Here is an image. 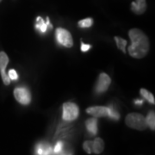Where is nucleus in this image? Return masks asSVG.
<instances>
[{"mask_svg": "<svg viewBox=\"0 0 155 155\" xmlns=\"http://www.w3.org/2000/svg\"><path fill=\"white\" fill-rule=\"evenodd\" d=\"M128 36L131 40V45L127 48L129 55L134 59L144 58L150 48L148 37L142 30L135 28L128 31Z\"/></svg>", "mask_w": 155, "mask_h": 155, "instance_id": "f257e3e1", "label": "nucleus"}, {"mask_svg": "<svg viewBox=\"0 0 155 155\" xmlns=\"http://www.w3.org/2000/svg\"><path fill=\"white\" fill-rule=\"evenodd\" d=\"M125 122L128 127L139 131H143L147 127L145 116L139 113L128 114L125 118Z\"/></svg>", "mask_w": 155, "mask_h": 155, "instance_id": "f03ea898", "label": "nucleus"}, {"mask_svg": "<svg viewBox=\"0 0 155 155\" xmlns=\"http://www.w3.org/2000/svg\"><path fill=\"white\" fill-rule=\"evenodd\" d=\"M79 115V109L74 103H65L63 104L62 119L66 122H72L76 120Z\"/></svg>", "mask_w": 155, "mask_h": 155, "instance_id": "7ed1b4c3", "label": "nucleus"}, {"mask_svg": "<svg viewBox=\"0 0 155 155\" xmlns=\"http://www.w3.org/2000/svg\"><path fill=\"white\" fill-rule=\"evenodd\" d=\"M56 41L66 48H72L73 46V39L71 33L66 28H58L55 31Z\"/></svg>", "mask_w": 155, "mask_h": 155, "instance_id": "20e7f679", "label": "nucleus"}, {"mask_svg": "<svg viewBox=\"0 0 155 155\" xmlns=\"http://www.w3.org/2000/svg\"><path fill=\"white\" fill-rule=\"evenodd\" d=\"M14 97L19 104L22 105H28L30 104L32 97L31 93L27 87L19 86L14 90Z\"/></svg>", "mask_w": 155, "mask_h": 155, "instance_id": "39448f33", "label": "nucleus"}, {"mask_svg": "<svg viewBox=\"0 0 155 155\" xmlns=\"http://www.w3.org/2000/svg\"><path fill=\"white\" fill-rule=\"evenodd\" d=\"M111 79L108 74L104 72L100 73L99 77L97 78V81L95 85V92L97 94H102L107 91L110 85Z\"/></svg>", "mask_w": 155, "mask_h": 155, "instance_id": "423d86ee", "label": "nucleus"}, {"mask_svg": "<svg viewBox=\"0 0 155 155\" xmlns=\"http://www.w3.org/2000/svg\"><path fill=\"white\" fill-rule=\"evenodd\" d=\"M9 63V57L5 52H0V74L3 79V82L5 85H9L11 83V79L9 78L5 72L6 67Z\"/></svg>", "mask_w": 155, "mask_h": 155, "instance_id": "0eeeda50", "label": "nucleus"}, {"mask_svg": "<svg viewBox=\"0 0 155 155\" xmlns=\"http://www.w3.org/2000/svg\"><path fill=\"white\" fill-rule=\"evenodd\" d=\"M86 113L91 115L96 118L97 117H106L109 114V109L105 106H93L86 109Z\"/></svg>", "mask_w": 155, "mask_h": 155, "instance_id": "6e6552de", "label": "nucleus"}, {"mask_svg": "<svg viewBox=\"0 0 155 155\" xmlns=\"http://www.w3.org/2000/svg\"><path fill=\"white\" fill-rule=\"evenodd\" d=\"M35 29L39 31L41 34H46L48 31V28H52V24L50 23L49 17H47L46 21L43 20V18L41 17H37L36 21H35Z\"/></svg>", "mask_w": 155, "mask_h": 155, "instance_id": "1a4fd4ad", "label": "nucleus"}, {"mask_svg": "<svg viewBox=\"0 0 155 155\" xmlns=\"http://www.w3.org/2000/svg\"><path fill=\"white\" fill-rule=\"evenodd\" d=\"M147 10V1L146 0H135L131 3V11L136 15L143 14Z\"/></svg>", "mask_w": 155, "mask_h": 155, "instance_id": "9d476101", "label": "nucleus"}, {"mask_svg": "<svg viewBox=\"0 0 155 155\" xmlns=\"http://www.w3.org/2000/svg\"><path fill=\"white\" fill-rule=\"evenodd\" d=\"M53 149L48 143L47 142H39L35 146V155H51Z\"/></svg>", "mask_w": 155, "mask_h": 155, "instance_id": "9b49d317", "label": "nucleus"}, {"mask_svg": "<svg viewBox=\"0 0 155 155\" xmlns=\"http://www.w3.org/2000/svg\"><path fill=\"white\" fill-rule=\"evenodd\" d=\"M85 127L87 131L91 135H96L97 134V119L96 117H93L86 120Z\"/></svg>", "mask_w": 155, "mask_h": 155, "instance_id": "f8f14e48", "label": "nucleus"}, {"mask_svg": "<svg viewBox=\"0 0 155 155\" xmlns=\"http://www.w3.org/2000/svg\"><path fill=\"white\" fill-rule=\"evenodd\" d=\"M92 152L96 154H100L104 149V141L101 138H96L92 141Z\"/></svg>", "mask_w": 155, "mask_h": 155, "instance_id": "ddd939ff", "label": "nucleus"}, {"mask_svg": "<svg viewBox=\"0 0 155 155\" xmlns=\"http://www.w3.org/2000/svg\"><path fill=\"white\" fill-rule=\"evenodd\" d=\"M146 122L147 125L152 129L155 130V114L154 111H150L146 117Z\"/></svg>", "mask_w": 155, "mask_h": 155, "instance_id": "4468645a", "label": "nucleus"}, {"mask_svg": "<svg viewBox=\"0 0 155 155\" xmlns=\"http://www.w3.org/2000/svg\"><path fill=\"white\" fill-rule=\"evenodd\" d=\"M140 95L142 96V97H143L144 99L147 100L150 104H155L154 97H153V95L152 94L151 92H149L147 90H146V89H143V88L140 89Z\"/></svg>", "mask_w": 155, "mask_h": 155, "instance_id": "2eb2a0df", "label": "nucleus"}, {"mask_svg": "<svg viewBox=\"0 0 155 155\" xmlns=\"http://www.w3.org/2000/svg\"><path fill=\"white\" fill-rule=\"evenodd\" d=\"M115 41H116V46L119 49H121L122 51L123 54L126 53V46H127V41L125 39H122L119 36H115Z\"/></svg>", "mask_w": 155, "mask_h": 155, "instance_id": "dca6fc26", "label": "nucleus"}, {"mask_svg": "<svg viewBox=\"0 0 155 155\" xmlns=\"http://www.w3.org/2000/svg\"><path fill=\"white\" fill-rule=\"evenodd\" d=\"M109 109V114H108V116L112 119V120H115V121H118L120 119V115L118 113V111L116 110V108L114 106H109L108 107Z\"/></svg>", "mask_w": 155, "mask_h": 155, "instance_id": "f3484780", "label": "nucleus"}, {"mask_svg": "<svg viewBox=\"0 0 155 155\" xmlns=\"http://www.w3.org/2000/svg\"><path fill=\"white\" fill-rule=\"evenodd\" d=\"M93 24V19L92 18H85L83 20H80L79 22H78V25L79 28H90L91 27Z\"/></svg>", "mask_w": 155, "mask_h": 155, "instance_id": "a211bd4d", "label": "nucleus"}, {"mask_svg": "<svg viewBox=\"0 0 155 155\" xmlns=\"http://www.w3.org/2000/svg\"><path fill=\"white\" fill-rule=\"evenodd\" d=\"M63 149H64V142L61 141V140H59L55 144V146H54V147L53 149V152L55 154H61V152H63Z\"/></svg>", "mask_w": 155, "mask_h": 155, "instance_id": "6ab92c4d", "label": "nucleus"}, {"mask_svg": "<svg viewBox=\"0 0 155 155\" xmlns=\"http://www.w3.org/2000/svg\"><path fill=\"white\" fill-rule=\"evenodd\" d=\"M91 147H92V141L91 140H86V141L84 142L83 148L88 154H91L92 153Z\"/></svg>", "mask_w": 155, "mask_h": 155, "instance_id": "aec40b11", "label": "nucleus"}, {"mask_svg": "<svg viewBox=\"0 0 155 155\" xmlns=\"http://www.w3.org/2000/svg\"><path fill=\"white\" fill-rule=\"evenodd\" d=\"M8 77L11 80H13V81H16L18 79V74L16 70H13V69H11L9 72H8Z\"/></svg>", "mask_w": 155, "mask_h": 155, "instance_id": "412c9836", "label": "nucleus"}, {"mask_svg": "<svg viewBox=\"0 0 155 155\" xmlns=\"http://www.w3.org/2000/svg\"><path fill=\"white\" fill-rule=\"evenodd\" d=\"M91 48V46L89 44H85V43H84V42H81V51L82 52H87Z\"/></svg>", "mask_w": 155, "mask_h": 155, "instance_id": "4be33fe9", "label": "nucleus"}, {"mask_svg": "<svg viewBox=\"0 0 155 155\" xmlns=\"http://www.w3.org/2000/svg\"><path fill=\"white\" fill-rule=\"evenodd\" d=\"M143 102H144V99H141V100L136 99V100H134V104H135V105H140V106L142 105Z\"/></svg>", "mask_w": 155, "mask_h": 155, "instance_id": "5701e85b", "label": "nucleus"}, {"mask_svg": "<svg viewBox=\"0 0 155 155\" xmlns=\"http://www.w3.org/2000/svg\"><path fill=\"white\" fill-rule=\"evenodd\" d=\"M1 1H2V0H0V2H1Z\"/></svg>", "mask_w": 155, "mask_h": 155, "instance_id": "b1692460", "label": "nucleus"}]
</instances>
